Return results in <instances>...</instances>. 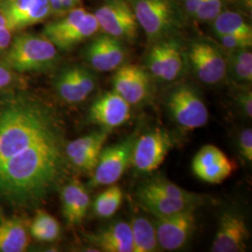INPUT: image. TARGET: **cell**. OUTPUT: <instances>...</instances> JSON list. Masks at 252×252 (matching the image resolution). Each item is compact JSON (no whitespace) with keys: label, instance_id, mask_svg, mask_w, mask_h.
Listing matches in <instances>:
<instances>
[{"label":"cell","instance_id":"6da1fadb","mask_svg":"<svg viewBox=\"0 0 252 252\" xmlns=\"http://www.w3.org/2000/svg\"><path fill=\"white\" fill-rule=\"evenodd\" d=\"M63 121L51 105L24 94L0 98V199L15 207L42 204L65 180Z\"/></svg>","mask_w":252,"mask_h":252},{"label":"cell","instance_id":"7a4b0ae2","mask_svg":"<svg viewBox=\"0 0 252 252\" xmlns=\"http://www.w3.org/2000/svg\"><path fill=\"white\" fill-rule=\"evenodd\" d=\"M57 59V48L47 37L22 33L11 40L3 62L15 72H39L52 68Z\"/></svg>","mask_w":252,"mask_h":252},{"label":"cell","instance_id":"3957f363","mask_svg":"<svg viewBox=\"0 0 252 252\" xmlns=\"http://www.w3.org/2000/svg\"><path fill=\"white\" fill-rule=\"evenodd\" d=\"M99 29L97 20L85 9H74L63 18L46 25L42 35L56 48L69 50L94 36Z\"/></svg>","mask_w":252,"mask_h":252},{"label":"cell","instance_id":"277c9868","mask_svg":"<svg viewBox=\"0 0 252 252\" xmlns=\"http://www.w3.org/2000/svg\"><path fill=\"white\" fill-rule=\"evenodd\" d=\"M131 5L151 42L163 40L178 27V9L172 0H131Z\"/></svg>","mask_w":252,"mask_h":252},{"label":"cell","instance_id":"5b68a950","mask_svg":"<svg viewBox=\"0 0 252 252\" xmlns=\"http://www.w3.org/2000/svg\"><path fill=\"white\" fill-rule=\"evenodd\" d=\"M166 108L172 120L187 130L203 127L208 122V110L204 100L197 91L188 85L172 91Z\"/></svg>","mask_w":252,"mask_h":252},{"label":"cell","instance_id":"8992f818","mask_svg":"<svg viewBox=\"0 0 252 252\" xmlns=\"http://www.w3.org/2000/svg\"><path fill=\"white\" fill-rule=\"evenodd\" d=\"M135 134L129 135L117 144L103 148L98 162L94 170L90 186H107L116 183L132 162Z\"/></svg>","mask_w":252,"mask_h":252},{"label":"cell","instance_id":"52a82bcc","mask_svg":"<svg viewBox=\"0 0 252 252\" xmlns=\"http://www.w3.org/2000/svg\"><path fill=\"white\" fill-rule=\"evenodd\" d=\"M94 15L109 36L128 41L137 38L139 25L131 3L126 0H107Z\"/></svg>","mask_w":252,"mask_h":252},{"label":"cell","instance_id":"ba28073f","mask_svg":"<svg viewBox=\"0 0 252 252\" xmlns=\"http://www.w3.org/2000/svg\"><path fill=\"white\" fill-rule=\"evenodd\" d=\"M171 135L155 129L135 139L131 164L136 171L152 173L158 169L173 148Z\"/></svg>","mask_w":252,"mask_h":252},{"label":"cell","instance_id":"9c48e42d","mask_svg":"<svg viewBox=\"0 0 252 252\" xmlns=\"http://www.w3.org/2000/svg\"><path fill=\"white\" fill-rule=\"evenodd\" d=\"M154 227L160 249L175 252L184 248L194 233L196 221L194 210L172 216L155 217Z\"/></svg>","mask_w":252,"mask_h":252},{"label":"cell","instance_id":"30bf717a","mask_svg":"<svg viewBox=\"0 0 252 252\" xmlns=\"http://www.w3.org/2000/svg\"><path fill=\"white\" fill-rule=\"evenodd\" d=\"M189 59L195 76L206 84L219 83L227 75L225 56L210 42H193L189 48Z\"/></svg>","mask_w":252,"mask_h":252},{"label":"cell","instance_id":"8fae6325","mask_svg":"<svg viewBox=\"0 0 252 252\" xmlns=\"http://www.w3.org/2000/svg\"><path fill=\"white\" fill-rule=\"evenodd\" d=\"M0 12L11 31L43 22L52 13L49 0H0Z\"/></svg>","mask_w":252,"mask_h":252},{"label":"cell","instance_id":"7c38bea8","mask_svg":"<svg viewBox=\"0 0 252 252\" xmlns=\"http://www.w3.org/2000/svg\"><path fill=\"white\" fill-rule=\"evenodd\" d=\"M234 169V162L214 145L201 148L192 160L194 175L199 180L210 184L221 183L231 176Z\"/></svg>","mask_w":252,"mask_h":252},{"label":"cell","instance_id":"4fadbf2b","mask_svg":"<svg viewBox=\"0 0 252 252\" xmlns=\"http://www.w3.org/2000/svg\"><path fill=\"white\" fill-rule=\"evenodd\" d=\"M249 238L250 232L243 217L234 211H225L220 218L211 252H245Z\"/></svg>","mask_w":252,"mask_h":252},{"label":"cell","instance_id":"5bb4252c","mask_svg":"<svg viewBox=\"0 0 252 252\" xmlns=\"http://www.w3.org/2000/svg\"><path fill=\"white\" fill-rule=\"evenodd\" d=\"M85 60L101 72L117 69L126 58V49L117 37L103 34L95 37L84 51Z\"/></svg>","mask_w":252,"mask_h":252},{"label":"cell","instance_id":"9a60e30c","mask_svg":"<svg viewBox=\"0 0 252 252\" xmlns=\"http://www.w3.org/2000/svg\"><path fill=\"white\" fill-rule=\"evenodd\" d=\"M113 88L130 105H138L149 95L151 81L149 74L136 64L118 67L113 80Z\"/></svg>","mask_w":252,"mask_h":252},{"label":"cell","instance_id":"2e32d148","mask_svg":"<svg viewBox=\"0 0 252 252\" xmlns=\"http://www.w3.org/2000/svg\"><path fill=\"white\" fill-rule=\"evenodd\" d=\"M92 123L111 130L125 125L131 117V105L115 91L101 95L90 108Z\"/></svg>","mask_w":252,"mask_h":252},{"label":"cell","instance_id":"e0dca14e","mask_svg":"<svg viewBox=\"0 0 252 252\" xmlns=\"http://www.w3.org/2000/svg\"><path fill=\"white\" fill-rule=\"evenodd\" d=\"M62 211L70 225L80 224L86 217L90 207V195L79 180H74L63 185L61 190Z\"/></svg>","mask_w":252,"mask_h":252},{"label":"cell","instance_id":"ac0fdd59","mask_svg":"<svg viewBox=\"0 0 252 252\" xmlns=\"http://www.w3.org/2000/svg\"><path fill=\"white\" fill-rule=\"evenodd\" d=\"M91 242L105 252H133V237L130 224L113 222L91 235Z\"/></svg>","mask_w":252,"mask_h":252},{"label":"cell","instance_id":"d6986e66","mask_svg":"<svg viewBox=\"0 0 252 252\" xmlns=\"http://www.w3.org/2000/svg\"><path fill=\"white\" fill-rule=\"evenodd\" d=\"M137 197L145 209L154 217L172 216L187 210H195L203 203L202 198H169L140 191H137Z\"/></svg>","mask_w":252,"mask_h":252},{"label":"cell","instance_id":"ffe728a7","mask_svg":"<svg viewBox=\"0 0 252 252\" xmlns=\"http://www.w3.org/2000/svg\"><path fill=\"white\" fill-rule=\"evenodd\" d=\"M29 225L25 219L12 217L0 223V252H23L29 245Z\"/></svg>","mask_w":252,"mask_h":252},{"label":"cell","instance_id":"44dd1931","mask_svg":"<svg viewBox=\"0 0 252 252\" xmlns=\"http://www.w3.org/2000/svg\"><path fill=\"white\" fill-rule=\"evenodd\" d=\"M130 227L133 237V252H155L160 251L155 227L146 217L135 216Z\"/></svg>","mask_w":252,"mask_h":252},{"label":"cell","instance_id":"7402d4cb","mask_svg":"<svg viewBox=\"0 0 252 252\" xmlns=\"http://www.w3.org/2000/svg\"><path fill=\"white\" fill-rule=\"evenodd\" d=\"M213 29L217 36L235 35L252 38V28L241 14L235 11H221L213 20Z\"/></svg>","mask_w":252,"mask_h":252},{"label":"cell","instance_id":"603a6c76","mask_svg":"<svg viewBox=\"0 0 252 252\" xmlns=\"http://www.w3.org/2000/svg\"><path fill=\"white\" fill-rule=\"evenodd\" d=\"M108 129L94 131L88 135H83L66 143L65 154L67 160L83 153H100L109 135Z\"/></svg>","mask_w":252,"mask_h":252},{"label":"cell","instance_id":"cb8c5ba5","mask_svg":"<svg viewBox=\"0 0 252 252\" xmlns=\"http://www.w3.org/2000/svg\"><path fill=\"white\" fill-rule=\"evenodd\" d=\"M162 60V81L177 80L184 67V60L180 47L174 40H161Z\"/></svg>","mask_w":252,"mask_h":252},{"label":"cell","instance_id":"d4e9b609","mask_svg":"<svg viewBox=\"0 0 252 252\" xmlns=\"http://www.w3.org/2000/svg\"><path fill=\"white\" fill-rule=\"evenodd\" d=\"M55 89L63 101L70 104L80 103L89 96L82 89L73 66L63 69L59 74L55 81Z\"/></svg>","mask_w":252,"mask_h":252},{"label":"cell","instance_id":"484cf974","mask_svg":"<svg viewBox=\"0 0 252 252\" xmlns=\"http://www.w3.org/2000/svg\"><path fill=\"white\" fill-rule=\"evenodd\" d=\"M29 232L37 241L53 242L59 237L61 228L54 217L44 210H37L29 225Z\"/></svg>","mask_w":252,"mask_h":252},{"label":"cell","instance_id":"4316f807","mask_svg":"<svg viewBox=\"0 0 252 252\" xmlns=\"http://www.w3.org/2000/svg\"><path fill=\"white\" fill-rule=\"evenodd\" d=\"M138 191L153 195L179 199L202 198V195L182 189L180 186L166 180H153L140 187Z\"/></svg>","mask_w":252,"mask_h":252},{"label":"cell","instance_id":"83f0119b","mask_svg":"<svg viewBox=\"0 0 252 252\" xmlns=\"http://www.w3.org/2000/svg\"><path fill=\"white\" fill-rule=\"evenodd\" d=\"M123 202V190L112 184L108 189L102 191L94 202V211L100 218L113 216Z\"/></svg>","mask_w":252,"mask_h":252},{"label":"cell","instance_id":"f1b7e54d","mask_svg":"<svg viewBox=\"0 0 252 252\" xmlns=\"http://www.w3.org/2000/svg\"><path fill=\"white\" fill-rule=\"evenodd\" d=\"M227 73L238 82L251 83L252 81V69L246 67L243 63H240L232 53L229 51L225 57Z\"/></svg>","mask_w":252,"mask_h":252},{"label":"cell","instance_id":"f546056e","mask_svg":"<svg viewBox=\"0 0 252 252\" xmlns=\"http://www.w3.org/2000/svg\"><path fill=\"white\" fill-rule=\"evenodd\" d=\"M22 82L17 72L12 70L7 63L0 61V94L11 93L19 88Z\"/></svg>","mask_w":252,"mask_h":252},{"label":"cell","instance_id":"4dcf8cb0","mask_svg":"<svg viewBox=\"0 0 252 252\" xmlns=\"http://www.w3.org/2000/svg\"><path fill=\"white\" fill-rule=\"evenodd\" d=\"M223 0H201L195 18L200 21H213L222 11Z\"/></svg>","mask_w":252,"mask_h":252},{"label":"cell","instance_id":"1f68e13d","mask_svg":"<svg viewBox=\"0 0 252 252\" xmlns=\"http://www.w3.org/2000/svg\"><path fill=\"white\" fill-rule=\"evenodd\" d=\"M147 66L149 70L154 77L162 80V50L160 41H158L155 45L153 46L151 51L147 56Z\"/></svg>","mask_w":252,"mask_h":252},{"label":"cell","instance_id":"d6a6232c","mask_svg":"<svg viewBox=\"0 0 252 252\" xmlns=\"http://www.w3.org/2000/svg\"><path fill=\"white\" fill-rule=\"evenodd\" d=\"M217 36L219 37L222 46L229 51L239 50V49H249L252 45V38L235 36V35H220Z\"/></svg>","mask_w":252,"mask_h":252},{"label":"cell","instance_id":"836d02e7","mask_svg":"<svg viewBox=\"0 0 252 252\" xmlns=\"http://www.w3.org/2000/svg\"><path fill=\"white\" fill-rule=\"evenodd\" d=\"M238 152L248 162L252 161V130L247 128L238 136Z\"/></svg>","mask_w":252,"mask_h":252},{"label":"cell","instance_id":"e575fe53","mask_svg":"<svg viewBox=\"0 0 252 252\" xmlns=\"http://www.w3.org/2000/svg\"><path fill=\"white\" fill-rule=\"evenodd\" d=\"M235 101L237 107L241 109L242 113L246 117H252V91L246 90L239 92L236 96Z\"/></svg>","mask_w":252,"mask_h":252},{"label":"cell","instance_id":"d590c367","mask_svg":"<svg viewBox=\"0 0 252 252\" xmlns=\"http://www.w3.org/2000/svg\"><path fill=\"white\" fill-rule=\"evenodd\" d=\"M9 28H3L0 29V54L6 52L9 48L11 40H12V34Z\"/></svg>","mask_w":252,"mask_h":252},{"label":"cell","instance_id":"8d00e7d4","mask_svg":"<svg viewBox=\"0 0 252 252\" xmlns=\"http://www.w3.org/2000/svg\"><path fill=\"white\" fill-rule=\"evenodd\" d=\"M184 1V7L190 17H194L196 15V11L198 9L199 4L201 0H183Z\"/></svg>","mask_w":252,"mask_h":252},{"label":"cell","instance_id":"74e56055","mask_svg":"<svg viewBox=\"0 0 252 252\" xmlns=\"http://www.w3.org/2000/svg\"><path fill=\"white\" fill-rule=\"evenodd\" d=\"M79 0H61V6L63 12L70 11L76 8Z\"/></svg>","mask_w":252,"mask_h":252},{"label":"cell","instance_id":"f35d334b","mask_svg":"<svg viewBox=\"0 0 252 252\" xmlns=\"http://www.w3.org/2000/svg\"><path fill=\"white\" fill-rule=\"evenodd\" d=\"M3 28H9V23L7 19L5 18V16L0 12V29H3Z\"/></svg>","mask_w":252,"mask_h":252}]
</instances>
